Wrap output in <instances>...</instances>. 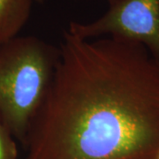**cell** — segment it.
Returning a JSON list of instances; mask_svg holds the SVG:
<instances>
[{
    "mask_svg": "<svg viewBox=\"0 0 159 159\" xmlns=\"http://www.w3.org/2000/svg\"><path fill=\"white\" fill-rule=\"evenodd\" d=\"M26 159H154L159 151V62L142 44L91 41L66 29Z\"/></svg>",
    "mask_w": 159,
    "mask_h": 159,
    "instance_id": "1",
    "label": "cell"
},
{
    "mask_svg": "<svg viewBox=\"0 0 159 159\" xmlns=\"http://www.w3.org/2000/svg\"><path fill=\"white\" fill-rule=\"evenodd\" d=\"M58 57V47L34 35H17L0 45V124L22 145Z\"/></svg>",
    "mask_w": 159,
    "mask_h": 159,
    "instance_id": "2",
    "label": "cell"
},
{
    "mask_svg": "<svg viewBox=\"0 0 159 159\" xmlns=\"http://www.w3.org/2000/svg\"><path fill=\"white\" fill-rule=\"evenodd\" d=\"M67 30L83 39L108 35L135 42L159 62V0H120L91 22H70Z\"/></svg>",
    "mask_w": 159,
    "mask_h": 159,
    "instance_id": "3",
    "label": "cell"
},
{
    "mask_svg": "<svg viewBox=\"0 0 159 159\" xmlns=\"http://www.w3.org/2000/svg\"><path fill=\"white\" fill-rule=\"evenodd\" d=\"M34 0H0V45L17 36L29 21Z\"/></svg>",
    "mask_w": 159,
    "mask_h": 159,
    "instance_id": "4",
    "label": "cell"
},
{
    "mask_svg": "<svg viewBox=\"0 0 159 159\" xmlns=\"http://www.w3.org/2000/svg\"><path fill=\"white\" fill-rule=\"evenodd\" d=\"M16 139L0 124V159H19Z\"/></svg>",
    "mask_w": 159,
    "mask_h": 159,
    "instance_id": "5",
    "label": "cell"
},
{
    "mask_svg": "<svg viewBox=\"0 0 159 159\" xmlns=\"http://www.w3.org/2000/svg\"><path fill=\"white\" fill-rule=\"evenodd\" d=\"M106 1L108 2L110 6H112V5H114V4H116V3L119 2L120 0H106Z\"/></svg>",
    "mask_w": 159,
    "mask_h": 159,
    "instance_id": "6",
    "label": "cell"
},
{
    "mask_svg": "<svg viewBox=\"0 0 159 159\" xmlns=\"http://www.w3.org/2000/svg\"><path fill=\"white\" fill-rule=\"evenodd\" d=\"M35 2H37V3H43V2H45L47 0H34Z\"/></svg>",
    "mask_w": 159,
    "mask_h": 159,
    "instance_id": "7",
    "label": "cell"
}]
</instances>
